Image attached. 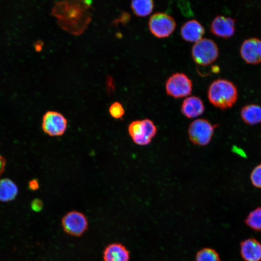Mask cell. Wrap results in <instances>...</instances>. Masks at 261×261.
I'll list each match as a JSON object with an SVG mask.
<instances>
[{
	"mask_svg": "<svg viewBox=\"0 0 261 261\" xmlns=\"http://www.w3.org/2000/svg\"><path fill=\"white\" fill-rule=\"evenodd\" d=\"M91 1H62L56 3L52 11L63 29L79 35L86 29L91 20Z\"/></svg>",
	"mask_w": 261,
	"mask_h": 261,
	"instance_id": "6da1fadb",
	"label": "cell"
},
{
	"mask_svg": "<svg viewBox=\"0 0 261 261\" xmlns=\"http://www.w3.org/2000/svg\"><path fill=\"white\" fill-rule=\"evenodd\" d=\"M237 95L236 86L231 81L225 79L219 78L214 81L207 91L210 102L221 109L231 107L236 102Z\"/></svg>",
	"mask_w": 261,
	"mask_h": 261,
	"instance_id": "7a4b0ae2",
	"label": "cell"
},
{
	"mask_svg": "<svg viewBox=\"0 0 261 261\" xmlns=\"http://www.w3.org/2000/svg\"><path fill=\"white\" fill-rule=\"evenodd\" d=\"M128 130L133 142L140 145L150 144L157 132V127L149 119L132 121L129 125Z\"/></svg>",
	"mask_w": 261,
	"mask_h": 261,
	"instance_id": "3957f363",
	"label": "cell"
},
{
	"mask_svg": "<svg viewBox=\"0 0 261 261\" xmlns=\"http://www.w3.org/2000/svg\"><path fill=\"white\" fill-rule=\"evenodd\" d=\"M218 56V49L212 40L202 38L196 42L191 49V56L194 62L201 66L212 64Z\"/></svg>",
	"mask_w": 261,
	"mask_h": 261,
	"instance_id": "277c9868",
	"label": "cell"
},
{
	"mask_svg": "<svg viewBox=\"0 0 261 261\" xmlns=\"http://www.w3.org/2000/svg\"><path fill=\"white\" fill-rule=\"evenodd\" d=\"M215 128V126L207 119H196L188 127V135L189 140L194 145H206L212 139Z\"/></svg>",
	"mask_w": 261,
	"mask_h": 261,
	"instance_id": "5b68a950",
	"label": "cell"
},
{
	"mask_svg": "<svg viewBox=\"0 0 261 261\" xmlns=\"http://www.w3.org/2000/svg\"><path fill=\"white\" fill-rule=\"evenodd\" d=\"M148 27L153 35L159 38H163L169 36L174 32L176 23L171 15L158 12L150 16Z\"/></svg>",
	"mask_w": 261,
	"mask_h": 261,
	"instance_id": "8992f818",
	"label": "cell"
},
{
	"mask_svg": "<svg viewBox=\"0 0 261 261\" xmlns=\"http://www.w3.org/2000/svg\"><path fill=\"white\" fill-rule=\"evenodd\" d=\"M61 222L64 231L68 234L75 237L83 235L88 226L86 216L76 210L67 212L62 217Z\"/></svg>",
	"mask_w": 261,
	"mask_h": 261,
	"instance_id": "52a82bcc",
	"label": "cell"
},
{
	"mask_svg": "<svg viewBox=\"0 0 261 261\" xmlns=\"http://www.w3.org/2000/svg\"><path fill=\"white\" fill-rule=\"evenodd\" d=\"M192 88L191 80L183 73H173L165 83L167 94L175 98H183L190 95Z\"/></svg>",
	"mask_w": 261,
	"mask_h": 261,
	"instance_id": "ba28073f",
	"label": "cell"
},
{
	"mask_svg": "<svg viewBox=\"0 0 261 261\" xmlns=\"http://www.w3.org/2000/svg\"><path fill=\"white\" fill-rule=\"evenodd\" d=\"M67 125L66 118L59 112L48 111L43 116L42 128L50 136H62L67 130Z\"/></svg>",
	"mask_w": 261,
	"mask_h": 261,
	"instance_id": "9c48e42d",
	"label": "cell"
},
{
	"mask_svg": "<svg viewBox=\"0 0 261 261\" xmlns=\"http://www.w3.org/2000/svg\"><path fill=\"white\" fill-rule=\"evenodd\" d=\"M240 53L242 58L247 63L257 64L261 62V40L250 38L242 43Z\"/></svg>",
	"mask_w": 261,
	"mask_h": 261,
	"instance_id": "30bf717a",
	"label": "cell"
},
{
	"mask_svg": "<svg viewBox=\"0 0 261 261\" xmlns=\"http://www.w3.org/2000/svg\"><path fill=\"white\" fill-rule=\"evenodd\" d=\"M235 19L221 15H217L210 25V30L215 35L223 38L232 36L235 32Z\"/></svg>",
	"mask_w": 261,
	"mask_h": 261,
	"instance_id": "8fae6325",
	"label": "cell"
},
{
	"mask_svg": "<svg viewBox=\"0 0 261 261\" xmlns=\"http://www.w3.org/2000/svg\"><path fill=\"white\" fill-rule=\"evenodd\" d=\"M240 254L245 261H261V243L253 238L243 241L240 244Z\"/></svg>",
	"mask_w": 261,
	"mask_h": 261,
	"instance_id": "7c38bea8",
	"label": "cell"
},
{
	"mask_svg": "<svg viewBox=\"0 0 261 261\" xmlns=\"http://www.w3.org/2000/svg\"><path fill=\"white\" fill-rule=\"evenodd\" d=\"M205 32L204 27L196 20L186 22L181 27L180 33L182 38L189 42H197L202 39Z\"/></svg>",
	"mask_w": 261,
	"mask_h": 261,
	"instance_id": "4fadbf2b",
	"label": "cell"
},
{
	"mask_svg": "<svg viewBox=\"0 0 261 261\" xmlns=\"http://www.w3.org/2000/svg\"><path fill=\"white\" fill-rule=\"evenodd\" d=\"M204 111V106L202 100L197 96L186 98L183 102L181 112L186 117L192 118L201 115Z\"/></svg>",
	"mask_w": 261,
	"mask_h": 261,
	"instance_id": "5bb4252c",
	"label": "cell"
},
{
	"mask_svg": "<svg viewBox=\"0 0 261 261\" xmlns=\"http://www.w3.org/2000/svg\"><path fill=\"white\" fill-rule=\"evenodd\" d=\"M129 259L128 250L119 243L108 245L103 252V261H129Z\"/></svg>",
	"mask_w": 261,
	"mask_h": 261,
	"instance_id": "9a60e30c",
	"label": "cell"
},
{
	"mask_svg": "<svg viewBox=\"0 0 261 261\" xmlns=\"http://www.w3.org/2000/svg\"><path fill=\"white\" fill-rule=\"evenodd\" d=\"M241 116L244 121L249 125L261 123V107L256 104L245 105L241 111Z\"/></svg>",
	"mask_w": 261,
	"mask_h": 261,
	"instance_id": "2e32d148",
	"label": "cell"
},
{
	"mask_svg": "<svg viewBox=\"0 0 261 261\" xmlns=\"http://www.w3.org/2000/svg\"><path fill=\"white\" fill-rule=\"evenodd\" d=\"M17 194L18 188L12 180L7 178L0 180V201L7 202L13 201Z\"/></svg>",
	"mask_w": 261,
	"mask_h": 261,
	"instance_id": "e0dca14e",
	"label": "cell"
},
{
	"mask_svg": "<svg viewBox=\"0 0 261 261\" xmlns=\"http://www.w3.org/2000/svg\"><path fill=\"white\" fill-rule=\"evenodd\" d=\"M154 4L152 0H132L131 8L134 14L138 16H146L153 11Z\"/></svg>",
	"mask_w": 261,
	"mask_h": 261,
	"instance_id": "ac0fdd59",
	"label": "cell"
},
{
	"mask_svg": "<svg viewBox=\"0 0 261 261\" xmlns=\"http://www.w3.org/2000/svg\"><path fill=\"white\" fill-rule=\"evenodd\" d=\"M245 223L247 226L256 231H261V207H257L251 211L246 218Z\"/></svg>",
	"mask_w": 261,
	"mask_h": 261,
	"instance_id": "d6986e66",
	"label": "cell"
},
{
	"mask_svg": "<svg viewBox=\"0 0 261 261\" xmlns=\"http://www.w3.org/2000/svg\"><path fill=\"white\" fill-rule=\"evenodd\" d=\"M196 261H220V258L215 250L205 248L197 253Z\"/></svg>",
	"mask_w": 261,
	"mask_h": 261,
	"instance_id": "ffe728a7",
	"label": "cell"
},
{
	"mask_svg": "<svg viewBox=\"0 0 261 261\" xmlns=\"http://www.w3.org/2000/svg\"><path fill=\"white\" fill-rule=\"evenodd\" d=\"M109 112L112 117L121 118L124 115L125 110L122 105L118 102H113L109 107Z\"/></svg>",
	"mask_w": 261,
	"mask_h": 261,
	"instance_id": "44dd1931",
	"label": "cell"
},
{
	"mask_svg": "<svg viewBox=\"0 0 261 261\" xmlns=\"http://www.w3.org/2000/svg\"><path fill=\"white\" fill-rule=\"evenodd\" d=\"M250 180L254 186L261 189V163L252 170L250 174Z\"/></svg>",
	"mask_w": 261,
	"mask_h": 261,
	"instance_id": "7402d4cb",
	"label": "cell"
},
{
	"mask_svg": "<svg viewBox=\"0 0 261 261\" xmlns=\"http://www.w3.org/2000/svg\"><path fill=\"white\" fill-rule=\"evenodd\" d=\"M43 207V203L39 199H34L31 203V208L35 212H40Z\"/></svg>",
	"mask_w": 261,
	"mask_h": 261,
	"instance_id": "603a6c76",
	"label": "cell"
},
{
	"mask_svg": "<svg viewBox=\"0 0 261 261\" xmlns=\"http://www.w3.org/2000/svg\"><path fill=\"white\" fill-rule=\"evenodd\" d=\"M106 86L107 93L109 94L113 93L114 91L115 87L113 78L108 76L106 80Z\"/></svg>",
	"mask_w": 261,
	"mask_h": 261,
	"instance_id": "cb8c5ba5",
	"label": "cell"
},
{
	"mask_svg": "<svg viewBox=\"0 0 261 261\" xmlns=\"http://www.w3.org/2000/svg\"><path fill=\"white\" fill-rule=\"evenodd\" d=\"M39 188V184L36 179H33L29 182V188L32 190H36Z\"/></svg>",
	"mask_w": 261,
	"mask_h": 261,
	"instance_id": "d4e9b609",
	"label": "cell"
},
{
	"mask_svg": "<svg viewBox=\"0 0 261 261\" xmlns=\"http://www.w3.org/2000/svg\"><path fill=\"white\" fill-rule=\"evenodd\" d=\"M6 165V160L0 155V176L4 171Z\"/></svg>",
	"mask_w": 261,
	"mask_h": 261,
	"instance_id": "484cf974",
	"label": "cell"
},
{
	"mask_svg": "<svg viewBox=\"0 0 261 261\" xmlns=\"http://www.w3.org/2000/svg\"><path fill=\"white\" fill-rule=\"evenodd\" d=\"M43 43L41 41H37L34 44L35 50L37 51H40L41 50L43 47Z\"/></svg>",
	"mask_w": 261,
	"mask_h": 261,
	"instance_id": "4316f807",
	"label": "cell"
},
{
	"mask_svg": "<svg viewBox=\"0 0 261 261\" xmlns=\"http://www.w3.org/2000/svg\"><path fill=\"white\" fill-rule=\"evenodd\" d=\"M233 150L242 156H245L244 152L242 151L241 149H239L237 147H234Z\"/></svg>",
	"mask_w": 261,
	"mask_h": 261,
	"instance_id": "83f0119b",
	"label": "cell"
}]
</instances>
